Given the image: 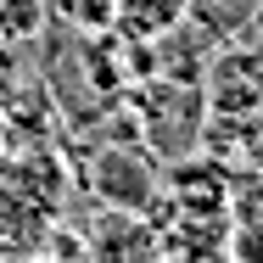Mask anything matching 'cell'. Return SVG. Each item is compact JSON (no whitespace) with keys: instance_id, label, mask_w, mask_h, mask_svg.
Returning <instances> with one entry per match:
<instances>
[{"instance_id":"1","label":"cell","mask_w":263,"mask_h":263,"mask_svg":"<svg viewBox=\"0 0 263 263\" xmlns=\"http://www.w3.org/2000/svg\"><path fill=\"white\" fill-rule=\"evenodd\" d=\"M45 23V0H0V45H28Z\"/></svg>"}]
</instances>
